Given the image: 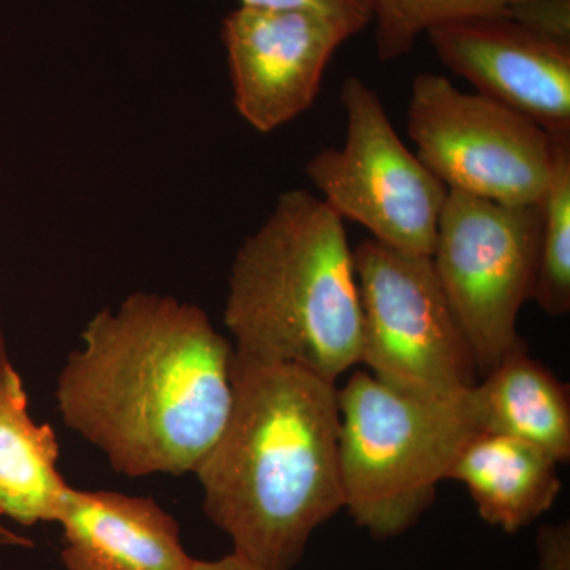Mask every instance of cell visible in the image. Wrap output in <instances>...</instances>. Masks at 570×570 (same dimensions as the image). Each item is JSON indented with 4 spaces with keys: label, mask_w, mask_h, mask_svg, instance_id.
<instances>
[{
    "label": "cell",
    "mask_w": 570,
    "mask_h": 570,
    "mask_svg": "<svg viewBox=\"0 0 570 570\" xmlns=\"http://www.w3.org/2000/svg\"><path fill=\"white\" fill-rule=\"evenodd\" d=\"M81 340L56 385L63 423L127 478L194 474L230 414L234 344L200 307L153 292L105 307Z\"/></svg>",
    "instance_id": "obj_1"
},
{
    "label": "cell",
    "mask_w": 570,
    "mask_h": 570,
    "mask_svg": "<svg viewBox=\"0 0 570 570\" xmlns=\"http://www.w3.org/2000/svg\"><path fill=\"white\" fill-rule=\"evenodd\" d=\"M234 403L194 474L232 553L292 570L314 531L344 509L336 384L235 351Z\"/></svg>",
    "instance_id": "obj_2"
},
{
    "label": "cell",
    "mask_w": 570,
    "mask_h": 570,
    "mask_svg": "<svg viewBox=\"0 0 570 570\" xmlns=\"http://www.w3.org/2000/svg\"><path fill=\"white\" fill-rule=\"evenodd\" d=\"M224 322L235 351L288 363L336 384L360 365L363 313L344 220L317 195L292 189L239 247Z\"/></svg>",
    "instance_id": "obj_3"
},
{
    "label": "cell",
    "mask_w": 570,
    "mask_h": 570,
    "mask_svg": "<svg viewBox=\"0 0 570 570\" xmlns=\"http://www.w3.org/2000/svg\"><path fill=\"white\" fill-rule=\"evenodd\" d=\"M468 392L450 400L404 395L366 370L337 390L344 509L373 538L415 527L461 448L482 433Z\"/></svg>",
    "instance_id": "obj_4"
},
{
    "label": "cell",
    "mask_w": 570,
    "mask_h": 570,
    "mask_svg": "<svg viewBox=\"0 0 570 570\" xmlns=\"http://www.w3.org/2000/svg\"><path fill=\"white\" fill-rule=\"evenodd\" d=\"M540 224V202L502 205L449 190L430 258L480 379L527 347L517 321L534 295Z\"/></svg>",
    "instance_id": "obj_5"
},
{
    "label": "cell",
    "mask_w": 570,
    "mask_h": 570,
    "mask_svg": "<svg viewBox=\"0 0 570 570\" xmlns=\"http://www.w3.org/2000/svg\"><path fill=\"white\" fill-rule=\"evenodd\" d=\"M363 313L360 365L404 395L450 400L480 381L431 258L370 238L354 249Z\"/></svg>",
    "instance_id": "obj_6"
},
{
    "label": "cell",
    "mask_w": 570,
    "mask_h": 570,
    "mask_svg": "<svg viewBox=\"0 0 570 570\" xmlns=\"http://www.w3.org/2000/svg\"><path fill=\"white\" fill-rule=\"evenodd\" d=\"M346 140L306 164L309 181L341 217L401 253L431 257L449 189L397 137L381 97L358 77L340 96Z\"/></svg>",
    "instance_id": "obj_7"
},
{
    "label": "cell",
    "mask_w": 570,
    "mask_h": 570,
    "mask_svg": "<svg viewBox=\"0 0 570 570\" xmlns=\"http://www.w3.org/2000/svg\"><path fill=\"white\" fill-rule=\"evenodd\" d=\"M407 134L415 154L452 193L502 205H538L554 142L539 124L482 94L460 91L444 75L414 78Z\"/></svg>",
    "instance_id": "obj_8"
},
{
    "label": "cell",
    "mask_w": 570,
    "mask_h": 570,
    "mask_svg": "<svg viewBox=\"0 0 570 570\" xmlns=\"http://www.w3.org/2000/svg\"><path fill=\"white\" fill-rule=\"evenodd\" d=\"M358 32L354 22L318 11H230L220 39L236 111L262 134L294 121L316 102L337 48Z\"/></svg>",
    "instance_id": "obj_9"
},
{
    "label": "cell",
    "mask_w": 570,
    "mask_h": 570,
    "mask_svg": "<svg viewBox=\"0 0 570 570\" xmlns=\"http://www.w3.org/2000/svg\"><path fill=\"white\" fill-rule=\"evenodd\" d=\"M441 62L478 94L570 137V45L528 31L504 13L445 22L426 32Z\"/></svg>",
    "instance_id": "obj_10"
},
{
    "label": "cell",
    "mask_w": 570,
    "mask_h": 570,
    "mask_svg": "<svg viewBox=\"0 0 570 570\" xmlns=\"http://www.w3.org/2000/svg\"><path fill=\"white\" fill-rule=\"evenodd\" d=\"M56 523L67 570L193 569L178 521L156 499L69 487Z\"/></svg>",
    "instance_id": "obj_11"
},
{
    "label": "cell",
    "mask_w": 570,
    "mask_h": 570,
    "mask_svg": "<svg viewBox=\"0 0 570 570\" xmlns=\"http://www.w3.org/2000/svg\"><path fill=\"white\" fill-rule=\"evenodd\" d=\"M557 468L531 442L478 433L461 448L448 480L466 487L483 521L513 534L553 508L561 491Z\"/></svg>",
    "instance_id": "obj_12"
},
{
    "label": "cell",
    "mask_w": 570,
    "mask_h": 570,
    "mask_svg": "<svg viewBox=\"0 0 570 570\" xmlns=\"http://www.w3.org/2000/svg\"><path fill=\"white\" fill-rule=\"evenodd\" d=\"M59 441L37 423L20 373L0 366V517L22 527L56 523L67 485L58 469Z\"/></svg>",
    "instance_id": "obj_13"
},
{
    "label": "cell",
    "mask_w": 570,
    "mask_h": 570,
    "mask_svg": "<svg viewBox=\"0 0 570 570\" xmlns=\"http://www.w3.org/2000/svg\"><path fill=\"white\" fill-rule=\"evenodd\" d=\"M482 433L531 442L558 464L570 460L569 387L519 348L468 392Z\"/></svg>",
    "instance_id": "obj_14"
},
{
    "label": "cell",
    "mask_w": 570,
    "mask_h": 570,
    "mask_svg": "<svg viewBox=\"0 0 570 570\" xmlns=\"http://www.w3.org/2000/svg\"><path fill=\"white\" fill-rule=\"evenodd\" d=\"M553 142L550 178L540 198L542 224L532 299L550 317H564L570 311V137L553 138Z\"/></svg>",
    "instance_id": "obj_15"
},
{
    "label": "cell",
    "mask_w": 570,
    "mask_h": 570,
    "mask_svg": "<svg viewBox=\"0 0 570 570\" xmlns=\"http://www.w3.org/2000/svg\"><path fill=\"white\" fill-rule=\"evenodd\" d=\"M376 21L379 61L392 62L414 48L423 32L445 22L502 13L515 0H366Z\"/></svg>",
    "instance_id": "obj_16"
},
{
    "label": "cell",
    "mask_w": 570,
    "mask_h": 570,
    "mask_svg": "<svg viewBox=\"0 0 570 570\" xmlns=\"http://www.w3.org/2000/svg\"><path fill=\"white\" fill-rule=\"evenodd\" d=\"M502 13L528 31L570 45V0H515Z\"/></svg>",
    "instance_id": "obj_17"
},
{
    "label": "cell",
    "mask_w": 570,
    "mask_h": 570,
    "mask_svg": "<svg viewBox=\"0 0 570 570\" xmlns=\"http://www.w3.org/2000/svg\"><path fill=\"white\" fill-rule=\"evenodd\" d=\"M242 7L264 10H311L333 14L365 29L373 17L366 0H239Z\"/></svg>",
    "instance_id": "obj_18"
},
{
    "label": "cell",
    "mask_w": 570,
    "mask_h": 570,
    "mask_svg": "<svg viewBox=\"0 0 570 570\" xmlns=\"http://www.w3.org/2000/svg\"><path fill=\"white\" fill-rule=\"evenodd\" d=\"M540 570H570V524H546L538 534Z\"/></svg>",
    "instance_id": "obj_19"
},
{
    "label": "cell",
    "mask_w": 570,
    "mask_h": 570,
    "mask_svg": "<svg viewBox=\"0 0 570 570\" xmlns=\"http://www.w3.org/2000/svg\"><path fill=\"white\" fill-rule=\"evenodd\" d=\"M7 362H10V360L9 355H7L6 335H3L2 298H0V366ZM0 546L28 549V547H32V540L17 534V532L7 528L6 524L0 523Z\"/></svg>",
    "instance_id": "obj_20"
},
{
    "label": "cell",
    "mask_w": 570,
    "mask_h": 570,
    "mask_svg": "<svg viewBox=\"0 0 570 570\" xmlns=\"http://www.w3.org/2000/svg\"><path fill=\"white\" fill-rule=\"evenodd\" d=\"M190 570H266L254 562L238 557V554L230 553L227 557L219 558V560L204 561L194 560L193 569Z\"/></svg>",
    "instance_id": "obj_21"
}]
</instances>
